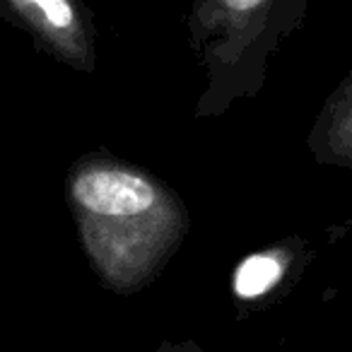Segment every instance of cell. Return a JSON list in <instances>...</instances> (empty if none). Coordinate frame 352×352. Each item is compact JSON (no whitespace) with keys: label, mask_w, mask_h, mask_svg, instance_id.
<instances>
[{"label":"cell","mask_w":352,"mask_h":352,"mask_svg":"<svg viewBox=\"0 0 352 352\" xmlns=\"http://www.w3.org/2000/svg\"><path fill=\"white\" fill-rule=\"evenodd\" d=\"M162 188L140 171L97 164L78 171L70 198L82 215L99 222H131L152 215L162 206Z\"/></svg>","instance_id":"cell-1"},{"label":"cell","mask_w":352,"mask_h":352,"mask_svg":"<svg viewBox=\"0 0 352 352\" xmlns=\"http://www.w3.org/2000/svg\"><path fill=\"white\" fill-rule=\"evenodd\" d=\"M234 30L239 56L261 82L263 58L285 34L302 25L304 0H210Z\"/></svg>","instance_id":"cell-2"},{"label":"cell","mask_w":352,"mask_h":352,"mask_svg":"<svg viewBox=\"0 0 352 352\" xmlns=\"http://www.w3.org/2000/svg\"><path fill=\"white\" fill-rule=\"evenodd\" d=\"M309 147L321 164L352 169V70L323 104L309 135Z\"/></svg>","instance_id":"cell-3"},{"label":"cell","mask_w":352,"mask_h":352,"mask_svg":"<svg viewBox=\"0 0 352 352\" xmlns=\"http://www.w3.org/2000/svg\"><path fill=\"white\" fill-rule=\"evenodd\" d=\"M22 17L34 22L39 32L51 39L65 56L80 58L85 49L75 0H8Z\"/></svg>","instance_id":"cell-4"},{"label":"cell","mask_w":352,"mask_h":352,"mask_svg":"<svg viewBox=\"0 0 352 352\" xmlns=\"http://www.w3.org/2000/svg\"><path fill=\"white\" fill-rule=\"evenodd\" d=\"M287 261L278 251H261L241 261L234 273V294L239 299H258L283 280Z\"/></svg>","instance_id":"cell-5"}]
</instances>
